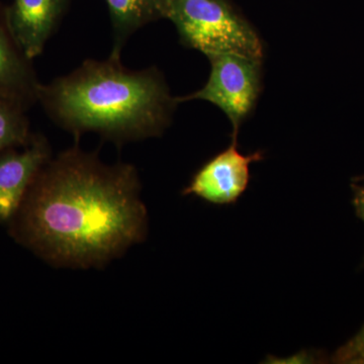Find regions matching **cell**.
I'll return each mask as SVG.
<instances>
[{
  "instance_id": "5b68a950",
  "label": "cell",
  "mask_w": 364,
  "mask_h": 364,
  "mask_svg": "<svg viewBox=\"0 0 364 364\" xmlns=\"http://www.w3.org/2000/svg\"><path fill=\"white\" fill-rule=\"evenodd\" d=\"M263 159L262 152L244 155L233 141L228 149L213 157L191 179L184 195H193L214 205L236 203L250 181V165Z\"/></svg>"
},
{
  "instance_id": "6da1fadb",
  "label": "cell",
  "mask_w": 364,
  "mask_h": 364,
  "mask_svg": "<svg viewBox=\"0 0 364 364\" xmlns=\"http://www.w3.org/2000/svg\"><path fill=\"white\" fill-rule=\"evenodd\" d=\"M23 205L26 243L64 265L104 263L143 239L147 226L135 167L105 164L77 146L46 163Z\"/></svg>"
},
{
  "instance_id": "30bf717a",
  "label": "cell",
  "mask_w": 364,
  "mask_h": 364,
  "mask_svg": "<svg viewBox=\"0 0 364 364\" xmlns=\"http://www.w3.org/2000/svg\"><path fill=\"white\" fill-rule=\"evenodd\" d=\"M26 109L0 98V153L23 147L32 139Z\"/></svg>"
},
{
  "instance_id": "4fadbf2b",
  "label": "cell",
  "mask_w": 364,
  "mask_h": 364,
  "mask_svg": "<svg viewBox=\"0 0 364 364\" xmlns=\"http://www.w3.org/2000/svg\"><path fill=\"white\" fill-rule=\"evenodd\" d=\"M361 181H364V176L355 177V178H353V182H358Z\"/></svg>"
},
{
  "instance_id": "9c48e42d",
  "label": "cell",
  "mask_w": 364,
  "mask_h": 364,
  "mask_svg": "<svg viewBox=\"0 0 364 364\" xmlns=\"http://www.w3.org/2000/svg\"><path fill=\"white\" fill-rule=\"evenodd\" d=\"M112 23L109 56L121 59L124 46L134 33L153 21L167 18L168 0H105Z\"/></svg>"
},
{
  "instance_id": "7c38bea8",
  "label": "cell",
  "mask_w": 364,
  "mask_h": 364,
  "mask_svg": "<svg viewBox=\"0 0 364 364\" xmlns=\"http://www.w3.org/2000/svg\"><path fill=\"white\" fill-rule=\"evenodd\" d=\"M352 193H353V198H352V205H353L355 214L358 218L364 222V186H359V184H351Z\"/></svg>"
},
{
  "instance_id": "8fae6325",
  "label": "cell",
  "mask_w": 364,
  "mask_h": 364,
  "mask_svg": "<svg viewBox=\"0 0 364 364\" xmlns=\"http://www.w3.org/2000/svg\"><path fill=\"white\" fill-rule=\"evenodd\" d=\"M331 361L340 364L364 363V325L355 336L337 349Z\"/></svg>"
},
{
  "instance_id": "8992f818",
  "label": "cell",
  "mask_w": 364,
  "mask_h": 364,
  "mask_svg": "<svg viewBox=\"0 0 364 364\" xmlns=\"http://www.w3.org/2000/svg\"><path fill=\"white\" fill-rule=\"evenodd\" d=\"M16 149L0 153V222L20 210L36 176L52 158L49 143L41 135H33L23 151Z\"/></svg>"
},
{
  "instance_id": "3957f363",
  "label": "cell",
  "mask_w": 364,
  "mask_h": 364,
  "mask_svg": "<svg viewBox=\"0 0 364 364\" xmlns=\"http://www.w3.org/2000/svg\"><path fill=\"white\" fill-rule=\"evenodd\" d=\"M170 20L186 47L205 54H234L262 61V41L229 0H168Z\"/></svg>"
},
{
  "instance_id": "7a4b0ae2",
  "label": "cell",
  "mask_w": 364,
  "mask_h": 364,
  "mask_svg": "<svg viewBox=\"0 0 364 364\" xmlns=\"http://www.w3.org/2000/svg\"><path fill=\"white\" fill-rule=\"evenodd\" d=\"M38 102L60 128L79 138L95 133L122 145L161 136L179 104L156 67L133 70L121 59H87L66 75L41 83Z\"/></svg>"
},
{
  "instance_id": "ba28073f",
  "label": "cell",
  "mask_w": 364,
  "mask_h": 364,
  "mask_svg": "<svg viewBox=\"0 0 364 364\" xmlns=\"http://www.w3.org/2000/svg\"><path fill=\"white\" fill-rule=\"evenodd\" d=\"M70 4L71 0H13L6 6L11 31L30 58L44 52Z\"/></svg>"
},
{
  "instance_id": "52a82bcc",
  "label": "cell",
  "mask_w": 364,
  "mask_h": 364,
  "mask_svg": "<svg viewBox=\"0 0 364 364\" xmlns=\"http://www.w3.org/2000/svg\"><path fill=\"white\" fill-rule=\"evenodd\" d=\"M32 58L11 31L6 6L0 4V98L28 111L38 102L40 81Z\"/></svg>"
},
{
  "instance_id": "277c9868",
  "label": "cell",
  "mask_w": 364,
  "mask_h": 364,
  "mask_svg": "<svg viewBox=\"0 0 364 364\" xmlns=\"http://www.w3.org/2000/svg\"><path fill=\"white\" fill-rule=\"evenodd\" d=\"M210 73L202 90L178 97L179 102L200 100L212 102L226 114L233 127V141L241 124L255 107L261 91V60L234 54L208 58Z\"/></svg>"
}]
</instances>
